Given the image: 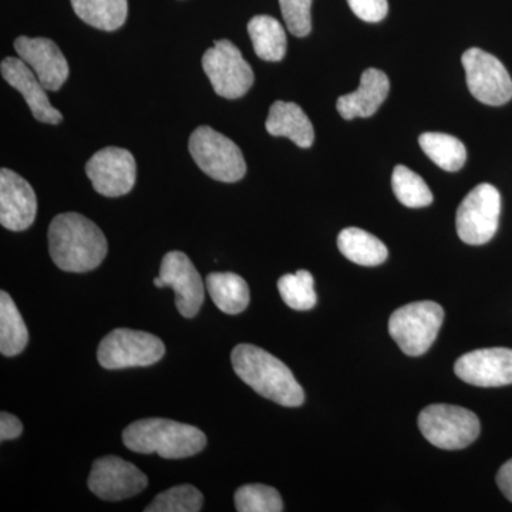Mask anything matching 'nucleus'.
<instances>
[{"label": "nucleus", "instance_id": "10", "mask_svg": "<svg viewBox=\"0 0 512 512\" xmlns=\"http://www.w3.org/2000/svg\"><path fill=\"white\" fill-rule=\"evenodd\" d=\"M470 93L487 106H503L512 99V79L497 57L471 47L461 57Z\"/></svg>", "mask_w": 512, "mask_h": 512}, {"label": "nucleus", "instance_id": "5", "mask_svg": "<svg viewBox=\"0 0 512 512\" xmlns=\"http://www.w3.org/2000/svg\"><path fill=\"white\" fill-rule=\"evenodd\" d=\"M191 157L208 177L221 183H237L247 174V163L241 148L208 126L198 127L191 134Z\"/></svg>", "mask_w": 512, "mask_h": 512}, {"label": "nucleus", "instance_id": "9", "mask_svg": "<svg viewBox=\"0 0 512 512\" xmlns=\"http://www.w3.org/2000/svg\"><path fill=\"white\" fill-rule=\"evenodd\" d=\"M501 195L491 184H480L468 192L457 210L456 227L461 241L484 245L497 234Z\"/></svg>", "mask_w": 512, "mask_h": 512}, {"label": "nucleus", "instance_id": "7", "mask_svg": "<svg viewBox=\"0 0 512 512\" xmlns=\"http://www.w3.org/2000/svg\"><path fill=\"white\" fill-rule=\"evenodd\" d=\"M164 355L163 340L133 329H114L104 336L97 350L100 366L107 370L151 366L160 362Z\"/></svg>", "mask_w": 512, "mask_h": 512}, {"label": "nucleus", "instance_id": "26", "mask_svg": "<svg viewBox=\"0 0 512 512\" xmlns=\"http://www.w3.org/2000/svg\"><path fill=\"white\" fill-rule=\"evenodd\" d=\"M392 187L397 200L404 207L423 208L429 207L433 202L429 185L419 174L407 168L406 165H397L392 175Z\"/></svg>", "mask_w": 512, "mask_h": 512}, {"label": "nucleus", "instance_id": "8", "mask_svg": "<svg viewBox=\"0 0 512 512\" xmlns=\"http://www.w3.org/2000/svg\"><path fill=\"white\" fill-rule=\"evenodd\" d=\"M202 67L215 93L224 99H241L254 84L252 67L229 40H217L202 56Z\"/></svg>", "mask_w": 512, "mask_h": 512}, {"label": "nucleus", "instance_id": "17", "mask_svg": "<svg viewBox=\"0 0 512 512\" xmlns=\"http://www.w3.org/2000/svg\"><path fill=\"white\" fill-rule=\"evenodd\" d=\"M0 70L6 83L22 94L37 121L46 124L62 123V113L50 103L45 86L20 57H6L0 64Z\"/></svg>", "mask_w": 512, "mask_h": 512}, {"label": "nucleus", "instance_id": "23", "mask_svg": "<svg viewBox=\"0 0 512 512\" xmlns=\"http://www.w3.org/2000/svg\"><path fill=\"white\" fill-rule=\"evenodd\" d=\"M29 342V332L18 306L6 291L0 292V352L3 356H18Z\"/></svg>", "mask_w": 512, "mask_h": 512}, {"label": "nucleus", "instance_id": "11", "mask_svg": "<svg viewBox=\"0 0 512 512\" xmlns=\"http://www.w3.org/2000/svg\"><path fill=\"white\" fill-rule=\"evenodd\" d=\"M86 174L99 194L109 198L123 197L136 184V160L124 148L106 147L87 161Z\"/></svg>", "mask_w": 512, "mask_h": 512}, {"label": "nucleus", "instance_id": "28", "mask_svg": "<svg viewBox=\"0 0 512 512\" xmlns=\"http://www.w3.org/2000/svg\"><path fill=\"white\" fill-rule=\"evenodd\" d=\"M235 507L239 512H282L281 494L274 487L264 484H248L235 493Z\"/></svg>", "mask_w": 512, "mask_h": 512}, {"label": "nucleus", "instance_id": "31", "mask_svg": "<svg viewBox=\"0 0 512 512\" xmlns=\"http://www.w3.org/2000/svg\"><path fill=\"white\" fill-rule=\"evenodd\" d=\"M348 3L357 18L369 23L380 22L389 12L387 0H348Z\"/></svg>", "mask_w": 512, "mask_h": 512}, {"label": "nucleus", "instance_id": "2", "mask_svg": "<svg viewBox=\"0 0 512 512\" xmlns=\"http://www.w3.org/2000/svg\"><path fill=\"white\" fill-rule=\"evenodd\" d=\"M232 367L256 393L285 407H299L305 392L291 369L271 353L254 345H238L231 353Z\"/></svg>", "mask_w": 512, "mask_h": 512}, {"label": "nucleus", "instance_id": "32", "mask_svg": "<svg viewBox=\"0 0 512 512\" xmlns=\"http://www.w3.org/2000/svg\"><path fill=\"white\" fill-rule=\"evenodd\" d=\"M22 431L23 424L18 417L6 412L0 414V440L18 439Z\"/></svg>", "mask_w": 512, "mask_h": 512}, {"label": "nucleus", "instance_id": "18", "mask_svg": "<svg viewBox=\"0 0 512 512\" xmlns=\"http://www.w3.org/2000/svg\"><path fill=\"white\" fill-rule=\"evenodd\" d=\"M390 92L389 77L377 69H367L362 74L356 92L339 97L336 103L340 116L345 120L372 117L387 99Z\"/></svg>", "mask_w": 512, "mask_h": 512}, {"label": "nucleus", "instance_id": "30", "mask_svg": "<svg viewBox=\"0 0 512 512\" xmlns=\"http://www.w3.org/2000/svg\"><path fill=\"white\" fill-rule=\"evenodd\" d=\"M313 0H279L286 28L293 36L305 37L312 30Z\"/></svg>", "mask_w": 512, "mask_h": 512}, {"label": "nucleus", "instance_id": "1", "mask_svg": "<svg viewBox=\"0 0 512 512\" xmlns=\"http://www.w3.org/2000/svg\"><path fill=\"white\" fill-rule=\"evenodd\" d=\"M107 251L109 245L103 231L77 212L57 215L50 224V256L62 271H93L104 261Z\"/></svg>", "mask_w": 512, "mask_h": 512}, {"label": "nucleus", "instance_id": "21", "mask_svg": "<svg viewBox=\"0 0 512 512\" xmlns=\"http://www.w3.org/2000/svg\"><path fill=\"white\" fill-rule=\"evenodd\" d=\"M248 33L256 56L265 62H281L286 55V33L284 26L268 15L255 16L249 20Z\"/></svg>", "mask_w": 512, "mask_h": 512}, {"label": "nucleus", "instance_id": "3", "mask_svg": "<svg viewBox=\"0 0 512 512\" xmlns=\"http://www.w3.org/2000/svg\"><path fill=\"white\" fill-rule=\"evenodd\" d=\"M123 443L134 453H157L167 460H180L201 453L207 446V436L190 424L167 419H143L126 427Z\"/></svg>", "mask_w": 512, "mask_h": 512}, {"label": "nucleus", "instance_id": "14", "mask_svg": "<svg viewBox=\"0 0 512 512\" xmlns=\"http://www.w3.org/2000/svg\"><path fill=\"white\" fill-rule=\"evenodd\" d=\"M454 372L463 382L478 387L512 384V349H478L457 360Z\"/></svg>", "mask_w": 512, "mask_h": 512}, {"label": "nucleus", "instance_id": "25", "mask_svg": "<svg viewBox=\"0 0 512 512\" xmlns=\"http://www.w3.org/2000/svg\"><path fill=\"white\" fill-rule=\"evenodd\" d=\"M419 144L426 156L448 173H456L466 164V146L450 134L424 133L419 138Z\"/></svg>", "mask_w": 512, "mask_h": 512}, {"label": "nucleus", "instance_id": "22", "mask_svg": "<svg viewBox=\"0 0 512 512\" xmlns=\"http://www.w3.org/2000/svg\"><path fill=\"white\" fill-rule=\"evenodd\" d=\"M339 251L345 258L362 266L382 265L389 256L386 245L375 235L360 228H346L338 237Z\"/></svg>", "mask_w": 512, "mask_h": 512}, {"label": "nucleus", "instance_id": "16", "mask_svg": "<svg viewBox=\"0 0 512 512\" xmlns=\"http://www.w3.org/2000/svg\"><path fill=\"white\" fill-rule=\"evenodd\" d=\"M37 198L32 185L9 168L0 171V224L25 231L36 220Z\"/></svg>", "mask_w": 512, "mask_h": 512}, {"label": "nucleus", "instance_id": "19", "mask_svg": "<svg viewBox=\"0 0 512 512\" xmlns=\"http://www.w3.org/2000/svg\"><path fill=\"white\" fill-rule=\"evenodd\" d=\"M266 131L274 137H288L296 146L309 148L315 143V130L305 111L289 101H275L266 119Z\"/></svg>", "mask_w": 512, "mask_h": 512}, {"label": "nucleus", "instance_id": "29", "mask_svg": "<svg viewBox=\"0 0 512 512\" xmlns=\"http://www.w3.org/2000/svg\"><path fill=\"white\" fill-rule=\"evenodd\" d=\"M204 497L190 484L177 485L158 495L146 508V512H198L202 510Z\"/></svg>", "mask_w": 512, "mask_h": 512}, {"label": "nucleus", "instance_id": "20", "mask_svg": "<svg viewBox=\"0 0 512 512\" xmlns=\"http://www.w3.org/2000/svg\"><path fill=\"white\" fill-rule=\"evenodd\" d=\"M212 302L227 315H238L249 305V288L245 279L232 272H214L205 279Z\"/></svg>", "mask_w": 512, "mask_h": 512}, {"label": "nucleus", "instance_id": "12", "mask_svg": "<svg viewBox=\"0 0 512 512\" xmlns=\"http://www.w3.org/2000/svg\"><path fill=\"white\" fill-rule=\"evenodd\" d=\"M148 478L143 471L123 458L107 456L94 461L89 476L90 491L101 500L121 501L146 490Z\"/></svg>", "mask_w": 512, "mask_h": 512}, {"label": "nucleus", "instance_id": "27", "mask_svg": "<svg viewBox=\"0 0 512 512\" xmlns=\"http://www.w3.org/2000/svg\"><path fill=\"white\" fill-rule=\"evenodd\" d=\"M279 293L286 305L293 311H311L315 308V279L311 272L301 269L296 274H288L279 278Z\"/></svg>", "mask_w": 512, "mask_h": 512}, {"label": "nucleus", "instance_id": "24", "mask_svg": "<svg viewBox=\"0 0 512 512\" xmlns=\"http://www.w3.org/2000/svg\"><path fill=\"white\" fill-rule=\"evenodd\" d=\"M76 15L93 28L113 32L126 23L127 0H72Z\"/></svg>", "mask_w": 512, "mask_h": 512}, {"label": "nucleus", "instance_id": "15", "mask_svg": "<svg viewBox=\"0 0 512 512\" xmlns=\"http://www.w3.org/2000/svg\"><path fill=\"white\" fill-rule=\"evenodd\" d=\"M15 50L45 86L47 92H57L69 77V64L62 50L46 37L20 36L15 40Z\"/></svg>", "mask_w": 512, "mask_h": 512}, {"label": "nucleus", "instance_id": "13", "mask_svg": "<svg viewBox=\"0 0 512 512\" xmlns=\"http://www.w3.org/2000/svg\"><path fill=\"white\" fill-rule=\"evenodd\" d=\"M161 281L174 289L175 305L184 318H194L205 298L204 282L191 259L184 252L165 254L160 266Z\"/></svg>", "mask_w": 512, "mask_h": 512}, {"label": "nucleus", "instance_id": "6", "mask_svg": "<svg viewBox=\"0 0 512 512\" xmlns=\"http://www.w3.org/2000/svg\"><path fill=\"white\" fill-rule=\"evenodd\" d=\"M419 429L433 446L461 450L478 439L481 424L477 414L464 407L431 404L420 413Z\"/></svg>", "mask_w": 512, "mask_h": 512}, {"label": "nucleus", "instance_id": "33", "mask_svg": "<svg viewBox=\"0 0 512 512\" xmlns=\"http://www.w3.org/2000/svg\"><path fill=\"white\" fill-rule=\"evenodd\" d=\"M497 484L501 493L512 503V458L500 468L497 474Z\"/></svg>", "mask_w": 512, "mask_h": 512}, {"label": "nucleus", "instance_id": "34", "mask_svg": "<svg viewBox=\"0 0 512 512\" xmlns=\"http://www.w3.org/2000/svg\"><path fill=\"white\" fill-rule=\"evenodd\" d=\"M154 285L157 286V288H164L163 281H161L160 276H157V278H154Z\"/></svg>", "mask_w": 512, "mask_h": 512}, {"label": "nucleus", "instance_id": "4", "mask_svg": "<svg viewBox=\"0 0 512 512\" xmlns=\"http://www.w3.org/2000/svg\"><path fill=\"white\" fill-rule=\"evenodd\" d=\"M444 309L433 301L413 302L392 313L389 333L407 356L424 355L439 335Z\"/></svg>", "mask_w": 512, "mask_h": 512}]
</instances>
